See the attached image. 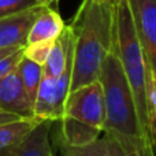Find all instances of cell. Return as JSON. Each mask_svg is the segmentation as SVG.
<instances>
[{"mask_svg": "<svg viewBox=\"0 0 156 156\" xmlns=\"http://www.w3.org/2000/svg\"><path fill=\"white\" fill-rule=\"evenodd\" d=\"M99 82L105 107L104 133L144 137L132 88L114 47L101 65Z\"/></svg>", "mask_w": 156, "mask_h": 156, "instance_id": "obj_3", "label": "cell"}, {"mask_svg": "<svg viewBox=\"0 0 156 156\" xmlns=\"http://www.w3.org/2000/svg\"><path fill=\"white\" fill-rule=\"evenodd\" d=\"M114 51L118 55L132 88L144 137L152 141L149 134L147 100V78L149 66L133 23L129 0H118L114 4Z\"/></svg>", "mask_w": 156, "mask_h": 156, "instance_id": "obj_2", "label": "cell"}, {"mask_svg": "<svg viewBox=\"0 0 156 156\" xmlns=\"http://www.w3.org/2000/svg\"><path fill=\"white\" fill-rule=\"evenodd\" d=\"M65 116L96 127L104 133L105 107L99 80L71 90L65 105Z\"/></svg>", "mask_w": 156, "mask_h": 156, "instance_id": "obj_5", "label": "cell"}, {"mask_svg": "<svg viewBox=\"0 0 156 156\" xmlns=\"http://www.w3.org/2000/svg\"><path fill=\"white\" fill-rule=\"evenodd\" d=\"M52 121H40L21 141L0 151V156H55L51 145Z\"/></svg>", "mask_w": 156, "mask_h": 156, "instance_id": "obj_9", "label": "cell"}, {"mask_svg": "<svg viewBox=\"0 0 156 156\" xmlns=\"http://www.w3.org/2000/svg\"><path fill=\"white\" fill-rule=\"evenodd\" d=\"M70 25L76 34L71 92L99 80L103 62L114 47V4L82 0Z\"/></svg>", "mask_w": 156, "mask_h": 156, "instance_id": "obj_1", "label": "cell"}, {"mask_svg": "<svg viewBox=\"0 0 156 156\" xmlns=\"http://www.w3.org/2000/svg\"><path fill=\"white\" fill-rule=\"evenodd\" d=\"M110 140L115 156H156L155 144L144 137H130L114 133H103Z\"/></svg>", "mask_w": 156, "mask_h": 156, "instance_id": "obj_13", "label": "cell"}, {"mask_svg": "<svg viewBox=\"0 0 156 156\" xmlns=\"http://www.w3.org/2000/svg\"><path fill=\"white\" fill-rule=\"evenodd\" d=\"M22 58H23V48H19L16 51H14L12 54L0 59V81L7 74H10L12 70H15Z\"/></svg>", "mask_w": 156, "mask_h": 156, "instance_id": "obj_20", "label": "cell"}, {"mask_svg": "<svg viewBox=\"0 0 156 156\" xmlns=\"http://www.w3.org/2000/svg\"><path fill=\"white\" fill-rule=\"evenodd\" d=\"M38 5H43V7H51V4L56 3L58 0H37Z\"/></svg>", "mask_w": 156, "mask_h": 156, "instance_id": "obj_23", "label": "cell"}, {"mask_svg": "<svg viewBox=\"0 0 156 156\" xmlns=\"http://www.w3.org/2000/svg\"><path fill=\"white\" fill-rule=\"evenodd\" d=\"M93 2H99V3H105V2H110V0H93Z\"/></svg>", "mask_w": 156, "mask_h": 156, "instance_id": "obj_24", "label": "cell"}, {"mask_svg": "<svg viewBox=\"0 0 156 156\" xmlns=\"http://www.w3.org/2000/svg\"><path fill=\"white\" fill-rule=\"evenodd\" d=\"M38 7L37 0H0V18Z\"/></svg>", "mask_w": 156, "mask_h": 156, "instance_id": "obj_19", "label": "cell"}, {"mask_svg": "<svg viewBox=\"0 0 156 156\" xmlns=\"http://www.w3.org/2000/svg\"><path fill=\"white\" fill-rule=\"evenodd\" d=\"M54 43L55 41H37V43L26 44L23 47V56L37 65L44 66L54 47Z\"/></svg>", "mask_w": 156, "mask_h": 156, "instance_id": "obj_18", "label": "cell"}, {"mask_svg": "<svg viewBox=\"0 0 156 156\" xmlns=\"http://www.w3.org/2000/svg\"><path fill=\"white\" fill-rule=\"evenodd\" d=\"M16 70L18 74L21 77V81L23 83L25 89H26L27 94H29L30 100H32L33 105L36 101V96H37L38 88H40L41 80H43V66L37 65V63L32 62V60L26 59V58H22L21 62L16 66Z\"/></svg>", "mask_w": 156, "mask_h": 156, "instance_id": "obj_15", "label": "cell"}, {"mask_svg": "<svg viewBox=\"0 0 156 156\" xmlns=\"http://www.w3.org/2000/svg\"><path fill=\"white\" fill-rule=\"evenodd\" d=\"M58 147L65 156H115L110 140L104 134L85 147H69L60 143H58Z\"/></svg>", "mask_w": 156, "mask_h": 156, "instance_id": "obj_16", "label": "cell"}, {"mask_svg": "<svg viewBox=\"0 0 156 156\" xmlns=\"http://www.w3.org/2000/svg\"><path fill=\"white\" fill-rule=\"evenodd\" d=\"M116 2H118V0H110V3H111V4H115Z\"/></svg>", "mask_w": 156, "mask_h": 156, "instance_id": "obj_25", "label": "cell"}, {"mask_svg": "<svg viewBox=\"0 0 156 156\" xmlns=\"http://www.w3.org/2000/svg\"><path fill=\"white\" fill-rule=\"evenodd\" d=\"M129 5L147 62L156 77V0H129Z\"/></svg>", "mask_w": 156, "mask_h": 156, "instance_id": "obj_6", "label": "cell"}, {"mask_svg": "<svg viewBox=\"0 0 156 156\" xmlns=\"http://www.w3.org/2000/svg\"><path fill=\"white\" fill-rule=\"evenodd\" d=\"M16 49H19V48H0V59L7 56V55H10V54H12V52L16 51Z\"/></svg>", "mask_w": 156, "mask_h": 156, "instance_id": "obj_22", "label": "cell"}, {"mask_svg": "<svg viewBox=\"0 0 156 156\" xmlns=\"http://www.w3.org/2000/svg\"><path fill=\"white\" fill-rule=\"evenodd\" d=\"M66 23L60 14L51 7H43L27 36V44L37 41H55L65 30Z\"/></svg>", "mask_w": 156, "mask_h": 156, "instance_id": "obj_11", "label": "cell"}, {"mask_svg": "<svg viewBox=\"0 0 156 156\" xmlns=\"http://www.w3.org/2000/svg\"><path fill=\"white\" fill-rule=\"evenodd\" d=\"M43 5L0 18V48H23Z\"/></svg>", "mask_w": 156, "mask_h": 156, "instance_id": "obj_8", "label": "cell"}, {"mask_svg": "<svg viewBox=\"0 0 156 156\" xmlns=\"http://www.w3.org/2000/svg\"><path fill=\"white\" fill-rule=\"evenodd\" d=\"M33 108L34 105L15 69L0 81V110L19 118H34Z\"/></svg>", "mask_w": 156, "mask_h": 156, "instance_id": "obj_7", "label": "cell"}, {"mask_svg": "<svg viewBox=\"0 0 156 156\" xmlns=\"http://www.w3.org/2000/svg\"><path fill=\"white\" fill-rule=\"evenodd\" d=\"M74 43H76V34L73 27L71 25H66L62 34L55 40L48 59L43 66L44 76L52 78L62 76L69 62L74 56Z\"/></svg>", "mask_w": 156, "mask_h": 156, "instance_id": "obj_10", "label": "cell"}, {"mask_svg": "<svg viewBox=\"0 0 156 156\" xmlns=\"http://www.w3.org/2000/svg\"><path fill=\"white\" fill-rule=\"evenodd\" d=\"M16 119H19V116L12 115V114H8V112H5V111L0 110V125L7 123V122H11V121H16Z\"/></svg>", "mask_w": 156, "mask_h": 156, "instance_id": "obj_21", "label": "cell"}, {"mask_svg": "<svg viewBox=\"0 0 156 156\" xmlns=\"http://www.w3.org/2000/svg\"><path fill=\"white\" fill-rule=\"evenodd\" d=\"M59 122V130L56 134V143L66 144L69 147H85L100 138L101 130L88 126L80 121L69 116H63Z\"/></svg>", "mask_w": 156, "mask_h": 156, "instance_id": "obj_12", "label": "cell"}, {"mask_svg": "<svg viewBox=\"0 0 156 156\" xmlns=\"http://www.w3.org/2000/svg\"><path fill=\"white\" fill-rule=\"evenodd\" d=\"M40 122L37 118H19L0 125V151L26 137Z\"/></svg>", "mask_w": 156, "mask_h": 156, "instance_id": "obj_14", "label": "cell"}, {"mask_svg": "<svg viewBox=\"0 0 156 156\" xmlns=\"http://www.w3.org/2000/svg\"><path fill=\"white\" fill-rule=\"evenodd\" d=\"M71 76H73V59L69 62L62 76L56 78L43 76L33 108L34 118L40 121L58 122L65 116V105L70 93Z\"/></svg>", "mask_w": 156, "mask_h": 156, "instance_id": "obj_4", "label": "cell"}, {"mask_svg": "<svg viewBox=\"0 0 156 156\" xmlns=\"http://www.w3.org/2000/svg\"><path fill=\"white\" fill-rule=\"evenodd\" d=\"M147 100H148V125L149 134L156 145V77L149 69L147 78Z\"/></svg>", "mask_w": 156, "mask_h": 156, "instance_id": "obj_17", "label": "cell"}]
</instances>
